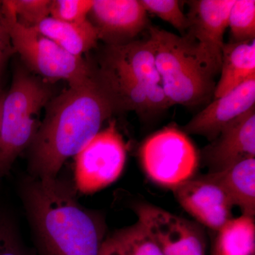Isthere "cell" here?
<instances>
[{
  "label": "cell",
  "instance_id": "ba28073f",
  "mask_svg": "<svg viewBox=\"0 0 255 255\" xmlns=\"http://www.w3.org/2000/svg\"><path fill=\"white\" fill-rule=\"evenodd\" d=\"M235 0H199L190 3L189 27L184 39L196 59L213 78L221 71L224 34Z\"/></svg>",
  "mask_w": 255,
  "mask_h": 255
},
{
  "label": "cell",
  "instance_id": "9a60e30c",
  "mask_svg": "<svg viewBox=\"0 0 255 255\" xmlns=\"http://www.w3.org/2000/svg\"><path fill=\"white\" fill-rule=\"evenodd\" d=\"M223 188L233 205L245 216L255 215V158L241 161L231 167L208 174Z\"/></svg>",
  "mask_w": 255,
  "mask_h": 255
},
{
  "label": "cell",
  "instance_id": "e0dca14e",
  "mask_svg": "<svg viewBox=\"0 0 255 255\" xmlns=\"http://www.w3.org/2000/svg\"><path fill=\"white\" fill-rule=\"evenodd\" d=\"M43 36L49 38L62 49L76 57L95 48L98 33L90 20L69 23L49 16L36 27Z\"/></svg>",
  "mask_w": 255,
  "mask_h": 255
},
{
  "label": "cell",
  "instance_id": "7c38bea8",
  "mask_svg": "<svg viewBox=\"0 0 255 255\" xmlns=\"http://www.w3.org/2000/svg\"><path fill=\"white\" fill-rule=\"evenodd\" d=\"M89 15L99 39L109 46L130 43L147 24V11L138 0H94Z\"/></svg>",
  "mask_w": 255,
  "mask_h": 255
},
{
  "label": "cell",
  "instance_id": "ac0fdd59",
  "mask_svg": "<svg viewBox=\"0 0 255 255\" xmlns=\"http://www.w3.org/2000/svg\"><path fill=\"white\" fill-rule=\"evenodd\" d=\"M255 223L251 216L242 215L230 219L218 231L214 255H255Z\"/></svg>",
  "mask_w": 255,
  "mask_h": 255
},
{
  "label": "cell",
  "instance_id": "ffe728a7",
  "mask_svg": "<svg viewBox=\"0 0 255 255\" xmlns=\"http://www.w3.org/2000/svg\"><path fill=\"white\" fill-rule=\"evenodd\" d=\"M113 236L128 255H164L157 243L137 221Z\"/></svg>",
  "mask_w": 255,
  "mask_h": 255
},
{
  "label": "cell",
  "instance_id": "30bf717a",
  "mask_svg": "<svg viewBox=\"0 0 255 255\" xmlns=\"http://www.w3.org/2000/svg\"><path fill=\"white\" fill-rule=\"evenodd\" d=\"M106 66L128 74L145 88L151 112L168 108L150 40L132 41L121 46H109Z\"/></svg>",
  "mask_w": 255,
  "mask_h": 255
},
{
  "label": "cell",
  "instance_id": "44dd1931",
  "mask_svg": "<svg viewBox=\"0 0 255 255\" xmlns=\"http://www.w3.org/2000/svg\"><path fill=\"white\" fill-rule=\"evenodd\" d=\"M16 21L27 28H36L50 16L51 0H7Z\"/></svg>",
  "mask_w": 255,
  "mask_h": 255
},
{
  "label": "cell",
  "instance_id": "7402d4cb",
  "mask_svg": "<svg viewBox=\"0 0 255 255\" xmlns=\"http://www.w3.org/2000/svg\"><path fill=\"white\" fill-rule=\"evenodd\" d=\"M147 12L158 16L184 34L189 27V19L177 0H140Z\"/></svg>",
  "mask_w": 255,
  "mask_h": 255
},
{
  "label": "cell",
  "instance_id": "8fae6325",
  "mask_svg": "<svg viewBox=\"0 0 255 255\" xmlns=\"http://www.w3.org/2000/svg\"><path fill=\"white\" fill-rule=\"evenodd\" d=\"M173 191L183 209L210 229L218 232L233 218L232 201L208 174L191 178Z\"/></svg>",
  "mask_w": 255,
  "mask_h": 255
},
{
  "label": "cell",
  "instance_id": "2e32d148",
  "mask_svg": "<svg viewBox=\"0 0 255 255\" xmlns=\"http://www.w3.org/2000/svg\"><path fill=\"white\" fill-rule=\"evenodd\" d=\"M221 78L214 89L216 98L222 97L255 77V39L225 44Z\"/></svg>",
  "mask_w": 255,
  "mask_h": 255
},
{
  "label": "cell",
  "instance_id": "603a6c76",
  "mask_svg": "<svg viewBox=\"0 0 255 255\" xmlns=\"http://www.w3.org/2000/svg\"><path fill=\"white\" fill-rule=\"evenodd\" d=\"M94 0H51L50 15L64 22H81L88 19Z\"/></svg>",
  "mask_w": 255,
  "mask_h": 255
},
{
  "label": "cell",
  "instance_id": "52a82bcc",
  "mask_svg": "<svg viewBox=\"0 0 255 255\" xmlns=\"http://www.w3.org/2000/svg\"><path fill=\"white\" fill-rule=\"evenodd\" d=\"M127 156V145L112 121L75 156L77 189L88 194L108 187L122 174Z\"/></svg>",
  "mask_w": 255,
  "mask_h": 255
},
{
  "label": "cell",
  "instance_id": "9c48e42d",
  "mask_svg": "<svg viewBox=\"0 0 255 255\" xmlns=\"http://www.w3.org/2000/svg\"><path fill=\"white\" fill-rule=\"evenodd\" d=\"M135 211L164 255H206L205 237L195 223L152 204H137Z\"/></svg>",
  "mask_w": 255,
  "mask_h": 255
},
{
  "label": "cell",
  "instance_id": "d6986e66",
  "mask_svg": "<svg viewBox=\"0 0 255 255\" xmlns=\"http://www.w3.org/2000/svg\"><path fill=\"white\" fill-rule=\"evenodd\" d=\"M228 27L235 43L255 39V0H235L228 16Z\"/></svg>",
  "mask_w": 255,
  "mask_h": 255
},
{
  "label": "cell",
  "instance_id": "5bb4252c",
  "mask_svg": "<svg viewBox=\"0 0 255 255\" xmlns=\"http://www.w3.org/2000/svg\"><path fill=\"white\" fill-rule=\"evenodd\" d=\"M211 169L218 172L249 158H255V108L227 124L204 151Z\"/></svg>",
  "mask_w": 255,
  "mask_h": 255
},
{
  "label": "cell",
  "instance_id": "d4e9b609",
  "mask_svg": "<svg viewBox=\"0 0 255 255\" xmlns=\"http://www.w3.org/2000/svg\"><path fill=\"white\" fill-rule=\"evenodd\" d=\"M14 53L15 50L0 3V87L2 84L6 64Z\"/></svg>",
  "mask_w": 255,
  "mask_h": 255
},
{
  "label": "cell",
  "instance_id": "8992f818",
  "mask_svg": "<svg viewBox=\"0 0 255 255\" xmlns=\"http://www.w3.org/2000/svg\"><path fill=\"white\" fill-rule=\"evenodd\" d=\"M140 162L146 175L157 185L174 190L194 177L199 156L185 132L164 128L142 144Z\"/></svg>",
  "mask_w": 255,
  "mask_h": 255
},
{
  "label": "cell",
  "instance_id": "4fadbf2b",
  "mask_svg": "<svg viewBox=\"0 0 255 255\" xmlns=\"http://www.w3.org/2000/svg\"><path fill=\"white\" fill-rule=\"evenodd\" d=\"M255 103V77L233 89L196 114L184 127L185 133L214 140L223 128L241 117Z\"/></svg>",
  "mask_w": 255,
  "mask_h": 255
},
{
  "label": "cell",
  "instance_id": "4316f807",
  "mask_svg": "<svg viewBox=\"0 0 255 255\" xmlns=\"http://www.w3.org/2000/svg\"><path fill=\"white\" fill-rule=\"evenodd\" d=\"M5 93L0 92V116H1V105H2L3 100H4Z\"/></svg>",
  "mask_w": 255,
  "mask_h": 255
},
{
  "label": "cell",
  "instance_id": "cb8c5ba5",
  "mask_svg": "<svg viewBox=\"0 0 255 255\" xmlns=\"http://www.w3.org/2000/svg\"><path fill=\"white\" fill-rule=\"evenodd\" d=\"M0 255H27L6 218H0Z\"/></svg>",
  "mask_w": 255,
  "mask_h": 255
},
{
  "label": "cell",
  "instance_id": "7a4b0ae2",
  "mask_svg": "<svg viewBox=\"0 0 255 255\" xmlns=\"http://www.w3.org/2000/svg\"><path fill=\"white\" fill-rule=\"evenodd\" d=\"M25 205L41 255H99L105 240L103 221L79 204L55 179H31L23 189Z\"/></svg>",
  "mask_w": 255,
  "mask_h": 255
},
{
  "label": "cell",
  "instance_id": "6da1fadb",
  "mask_svg": "<svg viewBox=\"0 0 255 255\" xmlns=\"http://www.w3.org/2000/svg\"><path fill=\"white\" fill-rule=\"evenodd\" d=\"M30 147L29 169L33 178L55 179L64 163L101 130L120 110L110 84L101 70L52 98Z\"/></svg>",
  "mask_w": 255,
  "mask_h": 255
},
{
  "label": "cell",
  "instance_id": "277c9868",
  "mask_svg": "<svg viewBox=\"0 0 255 255\" xmlns=\"http://www.w3.org/2000/svg\"><path fill=\"white\" fill-rule=\"evenodd\" d=\"M156 67L169 106L192 107L209 98L212 78L201 66L184 37L151 26Z\"/></svg>",
  "mask_w": 255,
  "mask_h": 255
},
{
  "label": "cell",
  "instance_id": "5b68a950",
  "mask_svg": "<svg viewBox=\"0 0 255 255\" xmlns=\"http://www.w3.org/2000/svg\"><path fill=\"white\" fill-rule=\"evenodd\" d=\"M0 3L15 53L29 70L47 81L65 80L69 86L81 83L91 75L93 70L82 57L67 53L36 28L20 24L7 0Z\"/></svg>",
  "mask_w": 255,
  "mask_h": 255
},
{
  "label": "cell",
  "instance_id": "484cf974",
  "mask_svg": "<svg viewBox=\"0 0 255 255\" xmlns=\"http://www.w3.org/2000/svg\"><path fill=\"white\" fill-rule=\"evenodd\" d=\"M99 255H128L114 236L105 238Z\"/></svg>",
  "mask_w": 255,
  "mask_h": 255
},
{
  "label": "cell",
  "instance_id": "3957f363",
  "mask_svg": "<svg viewBox=\"0 0 255 255\" xmlns=\"http://www.w3.org/2000/svg\"><path fill=\"white\" fill-rule=\"evenodd\" d=\"M52 99L51 90L41 79L22 68L14 72L5 93L0 116V178L31 145L40 124L38 117Z\"/></svg>",
  "mask_w": 255,
  "mask_h": 255
}]
</instances>
